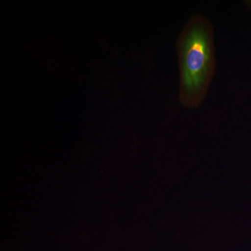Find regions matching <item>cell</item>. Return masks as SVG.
I'll list each match as a JSON object with an SVG mask.
<instances>
[{"instance_id": "obj_1", "label": "cell", "mask_w": 251, "mask_h": 251, "mask_svg": "<svg viewBox=\"0 0 251 251\" xmlns=\"http://www.w3.org/2000/svg\"><path fill=\"white\" fill-rule=\"evenodd\" d=\"M177 50L180 100L186 106H197L205 97L215 68L209 22L199 16L191 19L180 36Z\"/></svg>"}]
</instances>
